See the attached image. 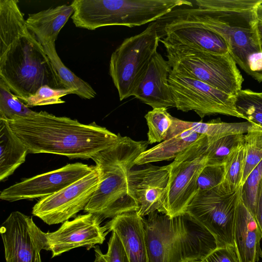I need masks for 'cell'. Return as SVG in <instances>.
Segmentation results:
<instances>
[{"mask_svg": "<svg viewBox=\"0 0 262 262\" xmlns=\"http://www.w3.org/2000/svg\"><path fill=\"white\" fill-rule=\"evenodd\" d=\"M260 230L252 214L238 199L233 233V242L239 262H258L262 258Z\"/></svg>", "mask_w": 262, "mask_h": 262, "instance_id": "ffe728a7", "label": "cell"}, {"mask_svg": "<svg viewBox=\"0 0 262 262\" xmlns=\"http://www.w3.org/2000/svg\"><path fill=\"white\" fill-rule=\"evenodd\" d=\"M244 137L245 134H234L208 141L206 165L223 164L230 153L244 142Z\"/></svg>", "mask_w": 262, "mask_h": 262, "instance_id": "f1b7e54d", "label": "cell"}, {"mask_svg": "<svg viewBox=\"0 0 262 262\" xmlns=\"http://www.w3.org/2000/svg\"><path fill=\"white\" fill-rule=\"evenodd\" d=\"M101 179L100 170H94L60 191L41 198L32 213L48 225L63 223L84 210Z\"/></svg>", "mask_w": 262, "mask_h": 262, "instance_id": "7c38bea8", "label": "cell"}, {"mask_svg": "<svg viewBox=\"0 0 262 262\" xmlns=\"http://www.w3.org/2000/svg\"><path fill=\"white\" fill-rule=\"evenodd\" d=\"M224 176V164L206 165L199 176L198 191L208 190L219 186L223 182Z\"/></svg>", "mask_w": 262, "mask_h": 262, "instance_id": "e575fe53", "label": "cell"}, {"mask_svg": "<svg viewBox=\"0 0 262 262\" xmlns=\"http://www.w3.org/2000/svg\"><path fill=\"white\" fill-rule=\"evenodd\" d=\"M156 21L125 39L113 52L109 73L120 101L133 96L144 78L160 42Z\"/></svg>", "mask_w": 262, "mask_h": 262, "instance_id": "ba28073f", "label": "cell"}, {"mask_svg": "<svg viewBox=\"0 0 262 262\" xmlns=\"http://www.w3.org/2000/svg\"><path fill=\"white\" fill-rule=\"evenodd\" d=\"M6 262H42L40 252L49 250L46 232L32 218L19 211L11 212L0 228Z\"/></svg>", "mask_w": 262, "mask_h": 262, "instance_id": "4fadbf2b", "label": "cell"}, {"mask_svg": "<svg viewBox=\"0 0 262 262\" xmlns=\"http://www.w3.org/2000/svg\"><path fill=\"white\" fill-rule=\"evenodd\" d=\"M40 43L66 89L73 90L75 94L82 99H90L96 96V93L91 85L77 76L63 63L57 53L54 42L44 41Z\"/></svg>", "mask_w": 262, "mask_h": 262, "instance_id": "d4e9b609", "label": "cell"}, {"mask_svg": "<svg viewBox=\"0 0 262 262\" xmlns=\"http://www.w3.org/2000/svg\"><path fill=\"white\" fill-rule=\"evenodd\" d=\"M144 219L149 262L201 260L217 248L214 237L185 215L170 217L157 211Z\"/></svg>", "mask_w": 262, "mask_h": 262, "instance_id": "5b68a950", "label": "cell"}, {"mask_svg": "<svg viewBox=\"0 0 262 262\" xmlns=\"http://www.w3.org/2000/svg\"><path fill=\"white\" fill-rule=\"evenodd\" d=\"M184 262H201V260H189V261H186Z\"/></svg>", "mask_w": 262, "mask_h": 262, "instance_id": "f35d334b", "label": "cell"}, {"mask_svg": "<svg viewBox=\"0 0 262 262\" xmlns=\"http://www.w3.org/2000/svg\"><path fill=\"white\" fill-rule=\"evenodd\" d=\"M148 126L147 141L149 144L161 142L167 136L172 125V117L167 111V108H153L144 116Z\"/></svg>", "mask_w": 262, "mask_h": 262, "instance_id": "83f0119b", "label": "cell"}, {"mask_svg": "<svg viewBox=\"0 0 262 262\" xmlns=\"http://www.w3.org/2000/svg\"><path fill=\"white\" fill-rule=\"evenodd\" d=\"M254 218L262 235V179L260 182Z\"/></svg>", "mask_w": 262, "mask_h": 262, "instance_id": "8d00e7d4", "label": "cell"}, {"mask_svg": "<svg viewBox=\"0 0 262 262\" xmlns=\"http://www.w3.org/2000/svg\"><path fill=\"white\" fill-rule=\"evenodd\" d=\"M201 262H239L234 246L217 247L208 253Z\"/></svg>", "mask_w": 262, "mask_h": 262, "instance_id": "d590c367", "label": "cell"}, {"mask_svg": "<svg viewBox=\"0 0 262 262\" xmlns=\"http://www.w3.org/2000/svg\"><path fill=\"white\" fill-rule=\"evenodd\" d=\"M248 121L242 122L228 123L220 118L206 122L184 121L173 117L167 138L185 130H190L207 137L208 141H213L229 135L244 134L257 127Z\"/></svg>", "mask_w": 262, "mask_h": 262, "instance_id": "7402d4cb", "label": "cell"}, {"mask_svg": "<svg viewBox=\"0 0 262 262\" xmlns=\"http://www.w3.org/2000/svg\"><path fill=\"white\" fill-rule=\"evenodd\" d=\"M241 187L231 193L225 192L220 185L198 191L188 205L185 215L209 232L217 247L233 245L236 207Z\"/></svg>", "mask_w": 262, "mask_h": 262, "instance_id": "30bf717a", "label": "cell"}, {"mask_svg": "<svg viewBox=\"0 0 262 262\" xmlns=\"http://www.w3.org/2000/svg\"><path fill=\"white\" fill-rule=\"evenodd\" d=\"M160 41L164 45L183 46L216 54L229 53L225 40L216 32L205 28L188 25L159 26Z\"/></svg>", "mask_w": 262, "mask_h": 262, "instance_id": "e0dca14e", "label": "cell"}, {"mask_svg": "<svg viewBox=\"0 0 262 262\" xmlns=\"http://www.w3.org/2000/svg\"><path fill=\"white\" fill-rule=\"evenodd\" d=\"M170 165H150L131 170L128 176L130 194L138 205L137 213L141 217L158 211L162 207L169 177Z\"/></svg>", "mask_w": 262, "mask_h": 262, "instance_id": "2e32d148", "label": "cell"}, {"mask_svg": "<svg viewBox=\"0 0 262 262\" xmlns=\"http://www.w3.org/2000/svg\"><path fill=\"white\" fill-rule=\"evenodd\" d=\"M201 135L190 130H185L167 138L141 154L135 160V165H142L174 159Z\"/></svg>", "mask_w": 262, "mask_h": 262, "instance_id": "cb8c5ba5", "label": "cell"}, {"mask_svg": "<svg viewBox=\"0 0 262 262\" xmlns=\"http://www.w3.org/2000/svg\"><path fill=\"white\" fill-rule=\"evenodd\" d=\"M69 94H75V91L72 89H54L45 85L40 87L34 95L28 97L24 102L29 107L63 103L65 101L61 98Z\"/></svg>", "mask_w": 262, "mask_h": 262, "instance_id": "d6a6232c", "label": "cell"}, {"mask_svg": "<svg viewBox=\"0 0 262 262\" xmlns=\"http://www.w3.org/2000/svg\"><path fill=\"white\" fill-rule=\"evenodd\" d=\"M164 46L167 62L173 72L204 82L231 96L242 90L243 76L229 53Z\"/></svg>", "mask_w": 262, "mask_h": 262, "instance_id": "52a82bcc", "label": "cell"}, {"mask_svg": "<svg viewBox=\"0 0 262 262\" xmlns=\"http://www.w3.org/2000/svg\"><path fill=\"white\" fill-rule=\"evenodd\" d=\"M71 6L75 26L94 30L109 26H140L193 4L186 0H74Z\"/></svg>", "mask_w": 262, "mask_h": 262, "instance_id": "8992f818", "label": "cell"}, {"mask_svg": "<svg viewBox=\"0 0 262 262\" xmlns=\"http://www.w3.org/2000/svg\"><path fill=\"white\" fill-rule=\"evenodd\" d=\"M28 150L10 127L0 119V181L6 179L25 162Z\"/></svg>", "mask_w": 262, "mask_h": 262, "instance_id": "603a6c76", "label": "cell"}, {"mask_svg": "<svg viewBox=\"0 0 262 262\" xmlns=\"http://www.w3.org/2000/svg\"><path fill=\"white\" fill-rule=\"evenodd\" d=\"M196 7L176 8L156 21L159 26L201 27L219 34L229 53L247 74L262 82V50L255 9L262 0H195Z\"/></svg>", "mask_w": 262, "mask_h": 262, "instance_id": "6da1fadb", "label": "cell"}, {"mask_svg": "<svg viewBox=\"0 0 262 262\" xmlns=\"http://www.w3.org/2000/svg\"><path fill=\"white\" fill-rule=\"evenodd\" d=\"M0 79L23 102L45 85L66 89L16 0H0Z\"/></svg>", "mask_w": 262, "mask_h": 262, "instance_id": "7a4b0ae2", "label": "cell"}, {"mask_svg": "<svg viewBox=\"0 0 262 262\" xmlns=\"http://www.w3.org/2000/svg\"><path fill=\"white\" fill-rule=\"evenodd\" d=\"M95 166L81 163L27 179L3 190L0 199L8 202L43 198L60 191L91 172Z\"/></svg>", "mask_w": 262, "mask_h": 262, "instance_id": "5bb4252c", "label": "cell"}, {"mask_svg": "<svg viewBox=\"0 0 262 262\" xmlns=\"http://www.w3.org/2000/svg\"><path fill=\"white\" fill-rule=\"evenodd\" d=\"M256 31L262 50V3L258 4L255 9Z\"/></svg>", "mask_w": 262, "mask_h": 262, "instance_id": "74e56055", "label": "cell"}, {"mask_svg": "<svg viewBox=\"0 0 262 262\" xmlns=\"http://www.w3.org/2000/svg\"><path fill=\"white\" fill-rule=\"evenodd\" d=\"M102 219L97 214L87 213L64 222L55 231L46 233L52 257L76 248L89 249L102 244L108 232L105 225L101 226Z\"/></svg>", "mask_w": 262, "mask_h": 262, "instance_id": "9a60e30c", "label": "cell"}, {"mask_svg": "<svg viewBox=\"0 0 262 262\" xmlns=\"http://www.w3.org/2000/svg\"><path fill=\"white\" fill-rule=\"evenodd\" d=\"M34 112L22 102L0 79V119L11 120L26 117Z\"/></svg>", "mask_w": 262, "mask_h": 262, "instance_id": "f546056e", "label": "cell"}, {"mask_svg": "<svg viewBox=\"0 0 262 262\" xmlns=\"http://www.w3.org/2000/svg\"><path fill=\"white\" fill-rule=\"evenodd\" d=\"M168 83L174 107L178 110L194 111L201 118L216 114L243 118L236 110L235 96L172 70Z\"/></svg>", "mask_w": 262, "mask_h": 262, "instance_id": "8fae6325", "label": "cell"}, {"mask_svg": "<svg viewBox=\"0 0 262 262\" xmlns=\"http://www.w3.org/2000/svg\"><path fill=\"white\" fill-rule=\"evenodd\" d=\"M148 144L147 141H136L119 134L113 145L92 159L100 171L101 179L85 212L112 219L138 210V205L129 191L128 176L135 160Z\"/></svg>", "mask_w": 262, "mask_h": 262, "instance_id": "277c9868", "label": "cell"}, {"mask_svg": "<svg viewBox=\"0 0 262 262\" xmlns=\"http://www.w3.org/2000/svg\"><path fill=\"white\" fill-rule=\"evenodd\" d=\"M208 140L201 135L170 163L167 188L162 207L158 211L170 217L185 214L198 191L199 176L207 162Z\"/></svg>", "mask_w": 262, "mask_h": 262, "instance_id": "9c48e42d", "label": "cell"}, {"mask_svg": "<svg viewBox=\"0 0 262 262\" xmlns=\"http://www.w3.org/2000/svg\"><path fill=\"white\" fill-rule=\"evenodd\" d=\"M171 70L167 61L156 52L133 96L152 108L174 107L168 83Z\"/></svg>", "mask_w": 262, "mask_h": 262, "instance_id": "ac0fdd59", "label": "cell"}, {"mask_svg": "<svg viewBox=\"0 0 262 262\" xmlns=\"http://www.w3.org/2000/svg\"><path fill=\"white\" fill-rule=\"evenodd\" d=\"M73 12L71 5H62L29 14L26 21L29 30L40 43H55L60 30Z\"/></svg>", "mask_w": 262, "mask_h": 262, "instance_id": "44dd1931", "label": "cell"}, {"mask_svg": "<svg viewBox=\"0 0 262 262\" xmlns=\"http://www.w3.org/2000/svg\"><path fill=\"white\" fill-rule=\"evenodd\" d=\"M108 242V249L103 254L98 246H95V259L94 262H129L123 245L118 235L112 232Z\"/></svg>", "mask_w": 262, "mask_h": 262, "instance_id": "836d02e7", "label": "cell"}, {"mask_svg": "<svg viewBox=\"0 0 262 262\" xmlns=\"http://www.w3.org/2000/svg\"><path fill=\"white\" fill-rule=\"evenodd\" d=\"M234 103L243 119L262 128V92L242 89L235 96Z\"/></svg>", "mask_w": 262, "mask_h": 262, "instance_id": "4316f807", "label": "cell"}, {"mask_svg": "<svg viewBox=\"0 0 262 262\" xmlns=\"http://www.w3.org/2000/svg\"><path fill=\"white\" fill-rule=\"evenodd\" d=\"M105 225L108 232H115L118 235L129 262H149L144 219L137 211L117 215Z\"/></svg>", "mask_w": 262, "mask_h": 262, "instance_id": "d6986e66", "label": "cell"}, {"mask_svg": "<svg viewBox=\"0 0 262 262\" xmlns=\"http://www.w3.org/2000/svg\"><path fill=\"white\" fill-rule=\"evenodd\" d=\"M7 121L28 153L52 154L70 159H92L113 145L120 134L95 122L82 124L44 111H34L29 116Z\"/></svg>", "mask_w": 262, "mask_h": 262, "instance_id": "3957f363", "label": "cell"}, {"mask_svg": "<svg viewBox=\"0 0 262 262\" xmlns=\"http://www.w3.org/2000/svg\"><path fill=\"white\" fill-rule=\"evenodd\" d=\"M246 158L244 142L233 150L224 163V176L220 184L227 193L236 191L241 187Z\"/></svg>", "mask_w": 262, "mask_h": 262, "instance_id": "484cf974", "label": "cell"}, {"mask_svg": "<svg viewBox=\"0 0 262 262\" xmlns=\"http://www.w3.org/2000/svg\"><path fill=\"white\" fill-rule=\"evenodd\" d=\"M262 179V161L253 169L241 186L242 201L254 217L258 189Z\"/></svg>", "mask_w": 262, "mask_h": 262, "instance_id": "1f68e13d", "label": "cell"}, {"mask_svg": "<svg viewBox=\"0 0 262 262\" xmlns=\"http://www.w3.org/2000/svg\"><path fill=\"white\" fill-rule=\"evenodd\" d=\"M244 143L246 158L241 185L250 172L262 161V128L257 126L247 133L245 135Z\"/></svg>", "mask_w": 262, "mask_h": 262, "instance_id": "4dcf8cb0", "label": "cell"}]
</instances>
